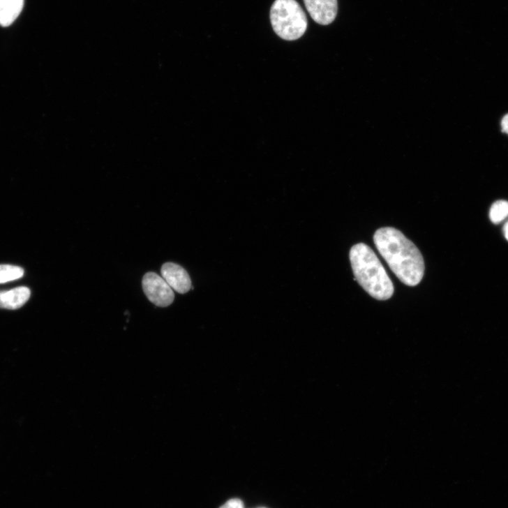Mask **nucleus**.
Here are the masks:
<instances>
[{
  "instance_id": "nucleus-3",
  "label": "nucleus",
  "mask_w": 508,
  "mask_h": 508,
  "mask_svg": "<svg viewBox=\"0 0 508 508\" xmlns=\"http://www.w3.org/2000/svg\"><path fill=\"white\" fill-rule=\"evenodd\" d=\"M270 19L275 33L285 40L300 38L307 29L306 15L296 0H276Z\"/></svg>"
},
{
  "instance_id": "nucleus-11",
  "label": "nucleus",
  "mask_w": 508,
  "mask_h": 508,
  "mask_svg": "<svg viewBox=\"0 0 508 508\" xmlns=\"http://www.w3.org/2000/svg\"><path fill=\"white\" fill-rule=\"evenodd\" d=\"M220 508H244L243 502L237 498L228 500Z\"/></svg>"
},
{
  "instance_id": "nucleus-2",
  "label": "nucleus",
  "mask_w": 508,
  "mask_h": 508,
  "mask_svg": "<svg viewBox=\"0 0 508 508\" xmlns=\"http://www.w3.org/2000/svg\"><path fill=\"white\" fill-rule=\"evenodd\" d=\"M350 259L356 281L370 296L381 301L391 298L394 293V284L368 246L364 243L353 246Z\"/></svg>"
},
{
  "instance_id": "nucleus-6",
  "label": "nucleus",
  "mask_w": 508,
  "mask_h": 508,
  "mask_svg": "<svg viewBox=\"0 0 508 508\" xmlns=\"http://www.w3.org/2000/svg\"><path fill=\"white\" fill-rule=\"evenodd\" d=\"M163 278L170 287L179 294H185L192 288V281L186 271L174 263H166L161 268Z\"/></svg>"
},
{
  "instance_id": "nucleus-9",
  "label": "nucleus",
  "mask_w": 508,
  "mask_h": 508,
  "mask_svg": "<svg viewBox=\"0 0 508 508\" xmlns=\"http://www.w3.org/2000/svg\"><path fill=\"white\" fill-rule=\"evenodd\" d=\"M489 217L495 225L500 224L508 218V202L504 200L495 202L491 207Z\"/></svg>"
},
{
  "instance_id": "nucleus-4",
  "label": "nucleus",
  "mask_w": 508,
  "mask_h": 508,
  "mask_svg": "<svg viewBox=\"0 0 508 508\" xmlns=\"http://www.w3.org/2000/svg\"><path fill=\"white\" fill-rule=\"evenodd\" d=\"M142 287L147 298L157 306L167 307L174 301V294L172 289L163 277L154 272L145 274Z\"/></svg>"
},
{
  "instance_id": "nucleus-10",
  "label": "nucleus",
  "mask_w": 508,
  "mask_h": 508,
  "mask_svg": "<svg viewBox=\"0 0 508 508\" xmlns=\"http://www.w3.org/2000/svg\"><path fill=\"white\" fill-rule=\"evenodd\" d=\"M24 274L22 268L12 265H0V283H6L21 278Z\"/></svg>"
},
{
  "instance_id": "nucleus-1",
  "label": "nucleus",
  "mask_w": 508,
  "mask_h": 508,
  "mask_svg": "<svg viewBox=\"0 0 508 508\" xmlns=\"http://www.w3.org/2000/svg\"><path fill=\"white\" fill-rule=\"evenodd\" d=\"M373 241L380 255L402 283L410 287L419 284L425 266L420 251L412 241L394 227L378 230Z\"/></svg>"
},
{
  "instance_id": "nucleus-8",
  "label": "nucleus",
  "mask_w": 508,
  "mask_h": 508,
  "mask_svg": "<svg viewBox=\"0 0 508 508\" xmlns=\"http://www.w3.org/2000/svg\"><path fill=\"white\" fill-rule=\"evenodd\" d=\"M24 0H0V26L10 27L21 14Z\"/></svg>"
},
{
  "instance_id": "nucleus-5",
  "label": "nucleus",
  "mask_w": 508,
  "mask_h": 508,
  "mask_svg": "<svg viewBox=\"0 0 508 508\" xmlns=\"http://www.w3.org/2000/svg\"><path fill=\"white\" fill-rule=\"evenodd\" d=\"M311 17L317 24L327 26L334 22L338 14V0H304Z\"/></svg>"
},
{
  "instance_id": "nucleus-7",
  "label": "nucleus",
  "mask_w": 508,
  "mask_h": 508,
  "mask_svg": "<svg viewBox=\"0 0 508 508\" xmlns=\"http://www.w3.org/2000/svg\"><path fill=\"white\" fill-rule=\"evenodd\" d=\"M30 296L31 290L27 287L0 292V308L9 310L18 309L29 301Z\"/></svg>"
},
{
  "instance_id": "nucleus-13",
  "label": "nucleus",
  "mask_w": 508,
  "mask_h": 508,
  "mask_svg": "<svg viewBox=\"0 0 508 508\" xmlns=\"http://www.w3.org/2000/svg\"><path fill=\"white\" fill-rule=\"evenodd\" d=\"M503 233L505 239L508 241V221L505 224L503 227Z\"/></svg>"
},
{
  "instance_id": "nucleus-12",
  "label": "nucleus",
  "mask_w": 508,
  "mask_h": 508,
  "mask_svg": "<svg viewBox=\"0 0 508 508\" xmlns=\"http://www.w3.org/2000/svg\"><path fill=\"white\" fill-rule=\"evenodd\" d=\"M502 133L508 135V114L505 115L501 121Z\"/></svg>"
}]
</instances>
